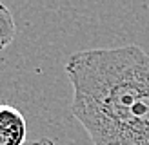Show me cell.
Masks as SVG:
<instances>
[{"instance_id": "cell-1", "label": "cell", "mask_w": 149, "mask_h": 145, "mask_svg": "<svg viewBox=\"0 0 149 145\" xmlns=\"http://www.w3.org/2000/svg\"><path fill=\"white\" fill-rule=\"evenodd\" d=\"M65 75L93 145H149V53L136 44L77 51Z\"/></svg>"}, {"instance_id": "cell-2", "label": "cell", "mask_w": 149, "mask_h": 145, "mask_svg": "<svg viewBox=\"0 0 149 145\" xmlns=\"http://www.w3.org/2000/svg\"><path fill=\"white\" fill-rule=\"evenodd\" d=\"M24 114L11 104H0V145H27Z\"/></svg>"}, {"instance_id": "cell-3", "label": "cell", "mask_w": 149, "mask_h": 145, "mask_svg": "<svg viewBox=\"0 0 149 145\" xmlns=\"http://www.w3.org/2000/svg\"><path fill=\"white\" fill-rule=\"evenodd\" d=\"M17 36V24L7 6L0 2V51L9 47V44Z\"/></svg>"}, {"instance_id": "cell-4", "label": "cell", "mask_w": 149, "mask_h": 145, "mask_svg": "<svg viewBox=\"0 0 149 145\" xmlns=\"http://www.w3.org/2000/svg\"><path fill=\"white\" fill-rule=\"evenodd\" d=\"M27 145H55L53 140H47V138H42L38 142H33V143H27Z\"/></svg>"}]
</instances>
